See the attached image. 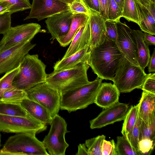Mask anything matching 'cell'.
Returning <instances> with one entry per match:
<instances>
[{
    "instance_id": "6da1fadb",
    "label": "cell",
    "mask_w": 155,
    "mask_h": 155,
    "mask_svg": "<svg viewBox=\"0 0 155 155\" xmlns=\"http://www.w3.org/2000/svg\"><path fill=\"white\" fill-rule=\"evenodd\" d=\"M87 64L97 77L112 80L120 59L124 56L116 42L106 37L98 46L89 49Z\"/></svg>"
},
{
    "instance_id": "7a4b0ae2",
    "label": "cell",
    "mask_w": 155,
    "mask_h": 155,
    "mask_svg": "<svg viewBox=\"0 0 155 155\" xmlns=\"http://www.w3.org/2000/svg\"><path fill=\"white\" fill-rule=\"evenodd\" d=\"M46 65L38 54H28L24 58L12 85L15 88L26 91L36 85L46 81Z\"/></svg>"
},
{
    "instance_id": "3957f363",
    "label": "cell",
    "mask_w": 155,
    "mask_h": 155,
    "mask_svg": "<svg viewBox=\"0 0 155 155\" xmlns=\"http://www.w3.org/2000/svg\"><path fill=\"white\" fill-rule=\"evenodd\" d=\"M102 80L97 77L87 84L61 93L60 109L70 113L94 103Z\"/></svg>"
},
{
    "instance_id": "277c9868",
    "label": "cell",
    "mask_w": 155,
    "mask_h": 155,
    "mask_svg": "<svg viewBox=\"0 0 155 155\" xmlns=\"http://www.w3.org/2000/svg\"><path fill=\"white\" fill-rule=\"evenodd\" d=\"M90 66L81 63L70 68L57 71L47 74L46 82L60 93L89 83L87 71Z\"/></svg>"
},
{
    "instance_id": "5b68a950",
    "label": "cell",
    "mask_w": 155,
    "mask_h": 155,
    "mask_svg": "<svg viewBox=\"0 0 155 155\" xmlns=\"http://www.w3.org/2000/svg\"><path fill=\"white\" fill-rule=\"evenodd\" d=\"M36 134L21 133L10 137L0 149V155H49Z\"/></svg>"
},
{
    "instance_id": "8992f818",
    "label": "cell",
    "mask_w": 155,
    "mask_h": 155,
    "mask_svg": "<svg viewBox=\"0 0 155 155\" xmlns=\"http://www.w3.org/2000/svg\"><path fill=\"white\" fill-rule=\"evenodd\" d=\"M147 74L123 56L120 60L112 81L120 92L128 93L141 89Z\"/></svg>"
},
{
    "instance_id": "52a82bcc",
    "label": "cell",
    "mask_w": 155,
    "mask_h": 155,
    "mask_svg": "<svg viewBox=\"0 0 155 155\" xmlns=\"http://www.w3.org/2000/svg\"><path fill=\"white\" fill-rule=\"evenodd\" d=\"M51 128L42 142L50 155H65L69 145L65 139L67 130V124L64 119L57 114L52 118L49 124Z\"/></svg>"
},
{
    "instance_id": "ba28073f",
    "label": "cell",
    "mask_w": 155,
    "mask_h": 155,
    "mask_svg": "<svg viewBox=\"0 0 155 155\" xmlns=\"http://www.w3.org/2000/svg\"><path fill=\"white\" fill-rule=\"evenodd\" d=\"M28 98L42 106L52 118L58 114L60 107V93L46 81L25 91Z\"/></svg>"
},
{
    "instance_id": "9c48e42d",
    "label": "cell",
    "mask_w": 155,
    "mask_h": 155,
    "mask_svg": "<svg viewBox=\"0 0 155 155\" xmlns=\"http://www.w3.org/2000/svg\"><path fill=\"white\" fill-rule=\"evenodd\" d=\"M46 125L29 115L26 117L11 116L0 114V131L19 133H38L45 130Z\"/></svg>"
},
{
    "instance_id": "30bf717a",
    "label": "cell",
    "mask_w": 155,
    "mask_h": 155,
    "mask_svg": "<svg viewBox=\"0 0 155 155\" xmlns=\"http://www.w3.org/2000/svg\"><path fill=\"white\" fill-rule=\"evenodd\" d=\"M35 45L31 41H23L0 51V74L18 67L24 57Z\"/></svg>"
},
{
    "instance_id": "8fae6325",
    "label": "cell",
    "mask_w": 155,
    "mask_h": 155,
    "mask_svg": "<svg viewBox=\"0 0 155 155\" xmlns=\"http://www.w3.org/2000/svg\"><path fill=\"white\" fill-rule=\"evenodd\" d=\"M41 26L36 23H30L11 27L0 41V51L6 49L23 41H31L40 32Z\"/></svg>"
},
{
    "instance_id": "7c38bea8",
    "label": "cell",
    "mask_w": 155,
    "mask_h": 155,
    "mask_svg": "<svg viewBox=\"0 0 155 155\" xmlns=\"http://www.w3.org/2000/svg\"><path fill=\"white\" fill-rule=\"evenodd\" d=\"M117 44L124 56L134 64L139 66L137 59L136 44L132 30L120 20L116 22Z\"/></svg>"
},
{
    "instance_id": "4fadbf2b",
    "label": "cell",
    "mask_w": 155,
    "mask_h": 155,
    "mask_svg": "<svg viewBox=\"0 0 155 155\" xmlns=\"http://www.w3.org/2000/svg\"><path fill=\"white\" fill-rule=\"evenodd\" d=\"M28 15L24 19L40 21L55 14L69 10V6L58 0H33Z\"/></svg>"
},
{
    "instance_id": "5bb4252c",
    "label": "cell",
    "mask_w": 155,
    "mask_h": 155,
    "mask_svg": "<svg viewBox=\"0 0 155 155\" xmlns=\"http://www.w3.org/2000/svg\"><path fill=\"white\" fill-rule=\"evenodd\" d=\"M130 107L127 104L118 102L105 108L96 117L90 121V128H101L124 120Z\"/></svg>"
},
{
    "instance_id": "9a60e30c",
    "label": "cell",
    "mask_w": 155,
    "mask_h": 155,
    "mask_svg": "<svg viewBox=\"0 0 155 155\" xmlns=\"http://www.w3.org/2000/svg\"><path fill=\"white\" fill-rule=\"evenodd\" d=\"M73 13L69 10L55 14L48 18L45 22L51 35L50 40H57L68 33Z\"/></svg>"
},
{
    "instance_id": "2e32d148",
    "label": "cell",
    "mask_w": 155,
    "mask_h": 155,
    "mask_svg": "<svg viewBox=\"0 0 155 155\" xmlns=\"http://www.w3.org/2000/svg\"><path fill=\"white\" fill-rule=\"evenodd\" d=\"M90 37L87 46L89 49L102 44L106 38L105 20L99 14L89 11Z\"/></svg>"
},
{
    "instance_id": "e0dca14e",
    "label": "cell",
    "mask_w": 155,
    "mask_h": 155,
    "mask_svg": "<svg viewBox=\"0 0 155 155\" xmlns=\"http://www.w3.org/2000/svg\"><path fill=\"white\" fill-rule=\"evenodd\" d=\"M120 93L114 84L102 83L94 103L101 107L106 108L119 102Z\"/></svg>"
},
{
    "instance_id": "ac0fdd59",
    "label": "cell",
    "mask_w": 155,
    "mask_h": 155,
    "mask_svg": "<svg viewBox=\"0 0 155 155\" xmlns=\"http://www.w3.org/2000/svg\"><path fill=\"white\" fill-rule=\"evenodd\" d=\"M138 104L140 117L149 125L155 120V94L143 91Z\"/></svg>"
},
{
    "instance_id": "d6986e66",
    "label": "cell",
    "mask_w": 155,
    "mask_h": 155,
    "mask_svg": "<svg viewBox=\"0 0 155 155\" xmlns=\"http://www.w3.org/2000/svg\"><path fill=\"white\" fill-rule=\"evenodd\" d=\"M90 37L89 18L87 21L80 27L73 37L70 46L62 58L68 57L87 47Z\"/></svg>"
},
{
    "instance_id": "ffe728a7",
    "label": "cell",
    "mask_w": 155,
    "mask_h": 155,
    "mask_svg": "<svg viewBox=\"0 0 155 155\" xmlns=\"http://www.w3.org/2000/svg\"><path fill=\"white\" fill-rule=\"evenodd\" d=\"M21 104L29 116L45 125L50 124L52 118L41 105L28 98L23 100Z\"/></svg>"
},
{
    "instance_id": "44dd1931",
    "label": "cell",
    "mask_w": 155,
    "mask_h": 155,
    "mask_svg": "<svg viewBox=\"0 0 155 155\" xmlns=\"http://www.w3.org/2000/svg\"><path fill=\"white\" fill-rule=\"evenodd\" d=\"M89 49V48L86 47L68 57L57 61L53 67L54 71L70 69L81 63L87 64Z\"/></svg>"
},
{
    "instance_id": "7402d4cb",
    "label": "cell",
    "mask_w": 155,
    "mask_h": 155,
    "mask_svg": "<svg viewBox=\"0 0 155 155\" xmlns=\"http://www.w3.org/2000/svg\"><path fill=\"white\" fill-rule=\"evenodd\" d=\"M136 44L137 59L139 66L144 69L147 66L150 58L149 46L143 39V33L138 30H132Z\"/></svg>"
},
{
    "instance_id": "603a6c76",
    "label": "cell",
    "mask_w": 155,
    "mask_h": 155,
    "mask_svg": "<svg viewBox=\"0 0 155 155\" xmlns=\"http://www.w3.org/2000/svg\"><path fill=\"white\" fill-rule=\"evenodd\" d=\"M140 21L139 26L142 31L155 35V19L146 7L139 0H134Z\"/></svg>"
},
{
    "instance_id": "cb8c5ba5",
    "label": "cell",
    "mask_w": 155,
    "mask_h": 155,
    "mask_svg": "<svg viewBox=\"0 0 155 155\" xmlns=\"http://www.w3.org/2000/svg\"><path fill=\"white\" fill-rule=\"evenodd\" d=\"M89 18V15L84 14H73L71 16V22L68 33L57 40L60 45L63 47L68 45L79 28L87 21Z\"/></svg>"
},
{
    "instance_id": "d4e9b609",
    "label": "cell",
    "mask_w": 155,
    "mask_h": 155,
    "mask_svg": "<svg viewBox=\"0 0 155 155\" xmlns=\"http://www.w3.org/2000/svg\"><path fill=\"white\" fill-rule=\"evenodd\" d=\"M0 114L26 117L28 116L21 104L0 101Z\"/></svg>"
},
{
    "instance_id": "484cf974",
    "label": "cell",
    "mask_w": 155,
    "mask_h": 155,
    "mask_svg": "<svg viewBox=\"0 0 155 155\" xmlns=\"http://www.w3.org/2000/svg\"><path fill=\"white\" fill-rule=\"evenodd\" d=\"M138 104L131 106L124 119L121 131L123 136L126 137L133 128L138 114Z\"/></svg>"
},
{
    "instance_id": "4316f807",
    "label": "cell",
    "mask_w": 155,
    "mask_h": 155,
    "mask_svg": "<svg viewBox=\"0 0 155 155\" xmlns=\"http://www.w3.org/2000/svg\"><path fill=\"white\" fill-rule=\"evenodd\" d=\"M117 139L116 149L117 155H143L131 146L125 136H118Z\"/></svg>"
},
{
    "instance_id": "83f0119b",
    "label": "cell",
    "mask_w": 155,
    "mask_h": 155,
    "mask_svg": "<svg viewBox=\"0 0 155 155\" xmlns=\"http://www.w3.org/2000/svg\"><path fill=\"white\" fill-rule=\"evenodd\" d=\"M27 98L28 97L25 91L14 87L4 93L1 101L21 104L23 100Z\"/></svg>"
},
{
    "instance_id": "f1b7e54d",
    "label": "cell",
    "mask_w": 155,
    "mask_h": 155,
    "mask_svg": "<svg viewBox=\"0 0 155 155\" xmlns=\"http://www.w3.org/2000/svg\"><path fill=\"white\" fill-rule=\"evenodd\" d=\"M122 17L139 25L140 21L134 0H124Z\"/></svg>"
},
{
    "instance_id": "f546056e",
    "label": "cell",
    "mask_w": 155,
    "mask_h": 155,
    "mask_svg": "<svg viewBox=\"0 0 155 155\" xmlns=\"http://www.w3.org/2000/svg\"><path fill=\"white\" fill-rule=\"evenodd\" d=\"M105 138V136L102 135L86 140L84 144L89 155H102V145Z\"/></svg>"
},
{
    "instance_id": "4dcf8cb0",
    "label": "cell",
    "mask_w": 155,
    "mask_h": 155,
    "mask_svg": "<svg viewBox=\"0 0 155 155\" xmlns=\"http://www.w3.org/2000/svg\"><path fill=\"white\" fill-rule=\"evenodd\" d=\"M19 67L8 72L0 78V101L4 93L14 87L12 85L14 78L18 71Z\"/></svg>"
},
{
    "instance_id": "1f68e13d",
    "label": "cell",
    "mask_w": 155,
    "mask_h": 155,
    "mask_svg": "<svg viewBox=\"0 0 155 155\" xmlns=\"http://www.w3.org/2000/svg\"><path fill=\"white\" fill-rule=\"evenodd\" d=\"M141 121V119L138 114L136 121L133 128L126 137L131 146L139 151L138 144L139 141Z\"/></svg>"
},
{
    "instance_id": "d6a6232c",
    "label": "cell",
    "mask_w": 155,
    "mask_h": 155,
    "mask_svg": "<svg viewBox=\"0 0 155 155\" xmlns=\"http://www.w3.org/2000/svg\"><path fill=\"white\" fill-rule=\"evenodd\" d=\"M155 120L149 125H147L141 120L140 126L139 141L144 139L155 140Z\"/></svg>"
},
{
    "instance_id": "836d02e7",
    "label": "cell",
    "mask_w": 155,
    "mask_h": 155,
    "mask_svg": "<svg viewBox=\"0 0 155 155\" xmlns=\"http://www.w3.org/2000/svg\"><path fill=\"white\" fill-rule=\"evenodd\" d=\"M108 20L116 22L122 17V12L114 0H108Z\"/></svg>"
},
{
    "instance_id": "e575fe53",
    "label": "cell",
    "mask_w": 155,
    "mask_h": 155,
    "mask_svg": "<svg viewBox=\"0 0 155 155\" xmlns=\"http://www.w3.org/2000/svg\"><path fill=\"white\" fill-rule=\"evenodd\" d=\"M10 3L12 6L11 14L19 11H21L31 8V4L29 0H0Z\"/></svg>"
},
{
    "instance_id": "d590c367",
    "label": "cell",
    "mask_w": 155,
    "mask_h": 155,
    "mask_svg": "<svg viewBox=\"0 0 155 155\" xmlns=\"http://www.w3.org/2000/svg\"><path fill=\"white\" fill-rule=\"evenodd\" d=\"M143 91L155 94V73L147 74L141 88Z\"/></svg>"
},
{
    "instance_id": "8d00e7d4",
    "label": "cell",
    "mask_w": 155,
    "mask_h": 155,
    "mask_svg": "<svg viewBox=\"0 0 155 155\" xmlns=\"http://www.w3.org/2000/svg\"><path fill=\"white\" fill-rule=\"evenodd\" d=\"M155 144V140L149 139H142L138 142L139 150L143 155L150 154Z\"/></svg>"
},
{
    "instance_id": "74e56055",
    "label": "cell",
    "mask_w": 155,
    "mask_h": 155,
    "mask_svg": "<svg viewBox=\"0 0 155 155\" xmlns=\"http://www.w3.org/2000/svg\"><path fill=\"white\" fill-rule=\"evenodd\" d=\"M105 26L106 37L116 43L117 32L115 22L108 20H106Z\"/></svg>"
},
{
    "instance_id": "f35d334b",
    "label": "cell",
    "mask_w": 155,
    "mask_h": 155,
    "mask_svg": "<svg viewBox=\"0 0 155 155\" xmlns=\"http://www.w3.org/2000/svg\"><path fill=\"white\" fill-rule=\"evenodd\" d=\"M11 14L9 12L0 14V34L3 35L11 27Z\"/></svg>"
},
{
    "instance_id": "ab89813d",
    "label": "cell",
    "mask_w": 155,
    "mask_h": 155,
    "mask_svg": "<svg viewBox=\"0 0 155 155\" xmlns=\"http://www.w3.org/2000/svg\"><path fill=\"white\" fill-rule=\"evenodd\" d=\"M102 155H117L116 144L113 140L110 141L104 139L101 149Z\"/></svg>"
},
{
    "instance_id": "60d3db41",
    "label": "cell",
    "mask_w": 155,
    "mask_h": 155,
    "mask_svg": "<svg viewBox=\"0 0 155 155\" xmlns=\"http://www.w3.org/2000/svg\"><path fill=\"white\" fill-rule=\"evenodd\" d=\"M69 10L73 14H84L89 15L90 12L81 0H76L69 5Z\"/></svg>"
},
{
    "instance_id": "b9f144b4",
    "label": "cell",
    "mask_w": 155,
    "mask_h": 155,
    "mask_svg": "<svg viewBox=\"0 0 155 155\" xmlns=\"http://www.w3.org/2000/svg\"><path fill=\"white\" fill-rule=\"evenodd\" d=\"M89 11L100 14V4L98 0H81Z\"/></svg>"
},
{
    "instance_id": "7bdbcfd3",
    "label": "cell",
    "mask_w": 155,
    "mask_h": 155,
    "mask_svg": "<svg viewBox=\"0 0 155 155\" xmlns=\"http://www.w3.org/2000/svg\"><path fill=\"white\" fill-rule=\"evenodd\" d=\"M100 4V15L106 20H108V0H98Z\"/></svg>"
},
{
    "instance_id": "ee69618b",
    "label": "cell",
    "mask_w": 155,
    "mask_h": 155,
    "mask_svg": "<svg viewBox=\"0 0 155 155\" xmlns=\"http://www.w3.org/2000/svg\"><path fill=\"white\" fill-rule=\"evenodd\" d=\"M12 6L9 3L5 1L0 0V14L10 12Z\"/></svg>"
},
{
    "instance_id": "f6af8a7d",
    "label": "cell",
    "mask_w": 155,
    "mask_h": 155,
    "mask_svg": "<svg viewBox=\"0 0 155 155\" xmlns=\"http://www.w3.org/2000/svg\"><path fill=\"white\" fill-rule=\"evenodd\" d=\"M143 39L145 43L148 46L155 45V37L149 33H143Z\"/></svg>"
},
{
    "instance_id": "bcb514c9",
    "label": "cell",
    "mask_w": 155,
    "mask_h": 155,
    "mask_svg": "<svg viewBox=\"0 0 155 155\" xmlns=\"http://www.w3.org/2000/svg\"><path fill=\"white\" fill-rule=\"evenodd\" d=\"M148 71L149 73H155V48H154L153 53L148 64Z\"/></svg>"
},
{
    "instance_id": "7dc6e473",
    "label": "cell",
    "mask_w": 155,
    "mask_h": 155,
    "mask_svg": "<svg viewBox=\"0 0 155 155\" xmlns=\"http://www.w3.org/2000/svg\"><path fill=\"white\" fill-rule=\"evenodd\" d=\"M78 147V151L76 155H89L87 148L84 143L80 144Z\"/></svg>"
},
{
    "instance_id": "c3c4849f",
    "label": "cell",
    "mask_w": 155,
    "mask_h": 155,
    "mask_svg": "<svg viewBox=\"0 0 155 155\" xmlns=\"http://www.w3.org/2000/svg\"><path fill=\"white\" fill-rule=\"evenodd\" d=\"M153 18L155 19V3L151 1L149 5L146 7Z\"/></svg>"
},
{
    "instance_id": "681fc988",
    "label": "cell",
    "mask_w": 155,
    "mask_h": 155,
    "mask_svg": "<svg viewBox=\"0 0 155 155\" xmlns=\"http://www.w3.org/2000/svg\"><path fill=\"white\" fill-rule=\"evenodd\" d=\"M117 4V5L120 8L122 12L124 3V0H114Z\"/></svg>"
},
{
    "instance_id": "f907efd6",
    "label": "cell",
    "mask_w": 155,
    "mask_h": 155,
    "mask_svg": "<svg viewBox=\"0 0 155 155\" xmlns=\"http://www.w3.org/2000/svg\"><path fill=\"white\" fill-rule=\"evenodd\" d=\"M140 2L145 7L149 5L150 1V0H139Z\"/></svg>"
},
{
    "instance_id": "816d5d0a",
    "label": "cell",
    "mask_w": 155,
    "mask_h": 155,
    "mask_svg": "<svg viewBox=\"0 0 155 155\" xmlns=\"http://www.w3.org/2000/svg\"><path fill=\"white\" fill-rule=\"evenodd\" d=\"M61 2L65 3L69 6L76 0H58Z\"/></svg>"
},
{
    "instance_id": "f5cc1de1",
    "label": "cell",
    "mask_w": 155,
    "mask_h": 155,
    "mask_svg": "<svg viewBox=\"0 0 155 155\" xmlns=\"http://www.w3.org/2000/svg\"><path fill=\"white\" fill-rule=\"evenodd\" d=\"M1 135L0 133V147L1 146Z\"/></svg>"
},
{
    "instance_id": "db71d44e",
    "label": "cell",
    "mask_w": 155,
    "mask_h": 155,
    "mask_svg": "<svg viewBox=\"0 0 155 155\" xmlns=\"http://www.w3.org/2000/svg\"><path fill=\"white\" fill-rule=\"evenodd\" d=\"M150 1L153 2H154V3H155V0H150Z\"/></svg>"
}]
</instances>
